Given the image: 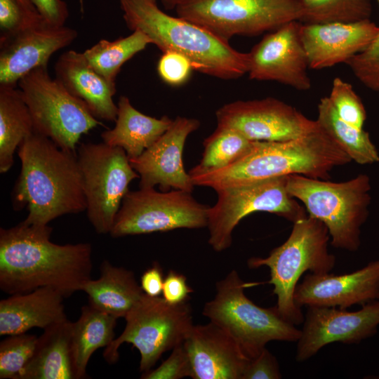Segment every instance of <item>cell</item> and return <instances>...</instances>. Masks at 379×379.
Returning a JSON list of instances; mask_svg holds the SVG:
<instances>
[{
  "instance_id": "6da1fadb",
  "label": "cell",
  "mask_w": 379,
  "mask_h": 379,
  "mask_svg": "<svg viewBox=\"0 0 379 379\" xmlns=\"http://www.w3.org/2000/svg\"><path fill=\"white\" fill-rule=\"evenodd\" d=\"M52 227L27 225L0 229V288L9 295L50 287L69 298L91 279L92 246L60 245Z\"/></svg>"
},
{
  "instance_id": "7a4b0ae2",
  "label": "cell",
  "mask_w": 379,
  "mask_h": 379,
  "mask_svg": "<svg viewBox=\"0 0 379 379\" xmlns=\"http://www.w3.org/2000/svg\"><path fill=\"white\" fill-rule=\"evenodd\" d=\"M21 170L12 192L13 208L25 207L27 225H47L66 214L86 209L77 153L58 147L36 132L18 148Z\"/></svg>"
},
{
  "instance_id": "3957f363",
  "label": "cell",
  "mask_w": 379,
  "mask_h": 379,
  "mask_svg": "<svg viewBox=\"0 0 379 379\" xmlns=\"http://www.w3.org/2000/svg\"><path fill=\"white\" fill-rule=\"evenodd\" d=\"M351 161L318 124L312 131L295 139L254 141L251 149L231 164L190 175L194 186L215 191L291 175L328 180L333 168Z\"/></svg>"
},
{
  "instance_id": "277c9868",
  "label": "cell",
  "mask_w": 379,
  "mask_h": 379,
  "mask_svg": "<svg viewBox=\"0 0 379 379\" xmlns=\"http://www.w3.org/2000/svg\"><path fill=\"white\" fill-rule=\"evenodd\" d=\"M123 18L132 31L147 35L163 53L187 58L193 69L208 76L233 79L248 70V53L237 51L207 29L179 16H171L149 0H119Z\"/></svg>"
},
{
  "instance_id": "5b68a950",
  "label": "cell",
  "mask_w": 379,
  "mask_h": 379,
  "mask_svg": "<svg viewBox=\"0 0 379 379\" xmlns=\"http://www.w3.org/2000/svg\"><path fill=\"white\" fill-rule=\"evenodd\" d=\"M330 239L326 225L310 215L293 222L288 239L274 248L265 258L253 257L248 260L250 268L267 266L270 269L269 284L273 285L277 295L276 305L281 315L298 325L305 315L294 300L298 282L306 271L313 274L330 272L336 258L329 253Z\"/></svg>"
},
{
  "instance_id": "8992f818",
  "label": "cell",
  "mask_w": 379,
  "mask_h": 379,
  "mask_svg": "<svg viewBox=\"0 0 379 379\" xmlns=\"http://www.w3.org/2000/svg\"><path fill=\"white\" fill-rule=\"evenodd\" d=\"M289 194L302 201L308 215L327 227L334 248L350 252L361 245V229L371 201L370 178L364 173L340 182L301 175L287 177Z\"/></svg>"
},
{
  "instance_id": "52a82bcc",
  "label": "cell",
  "mask_w": 379,
  "mask_h": 379,
  "mask_svg": "<svg viewBox=\"0 0 379 379\" xmlns=\"http://www.w3.org/2000/svg\"><path fill=\"white\" fill-rule=\"evenodd\" d=\"M248 286L232 270L216 283V293L205 303L203 315L226 331L249 360L270 341L296 343L301 330L284 319L276 305L265 308L255 304L244 293Z\"/></svg>"
},
{
  "instance_id": "ba28073f",
  "label": "cell",
  "mask_w": 379,
  "mask_h": 379,
  "mask_svg": "<svg viewBox=\"0 0 379 379\" xmlns=\"http://www.w3.org/2000/svg\"><path fill=\"white\" fill-rule=\"evenodd\" d=\"M122 333L105 347L103 357L109 364L119 359L124 343L140 354V371H149L161 355L182 344L192 328V310L187 301L173 305L162 297L144 294L125 316Z\"/></svg>"
},
{
  "instance_id": "9c48e42d",
  "label": "cell",
  "mask_w": 379,
  "mask_h": 379,
  "mask_svg": "<svg viewBox=\"0 0 379 379\" xmlns=\"http://www.w3.org/2000/svg\"><path fill=\"white\" fill-rule=\"evenodd\" d=\"M18 84L34 132L50 138L62 149L77 153L80 138L103 126L81 101L50 76L47 66L32 70Z\"/></svg>"
},
{
  "instance_id": "30bf717a",
  "label": "cell",
  "mask_w": 379,
  "mask_h": 379,
  "mask_svg": "<svg viewBox=\"0 0 379 379\" xmlns=\"http://www.w3.org/2000/svg\"><path fill=\"white\" fill-rule=\"evenodd\" d=\"M174 10L226 41L272 32L303 17L300 0H178Z\"/></svg>"
},
{
  "instance_id": "8fae6325",
  "label": "cell",
  "mask_w": 379,
  "mask_h": 379,
  "mask_svg": "<svg viewBox=\"0 0 379 379\" xmlns=\"http://www.w3.org/2000/svg\"><path fill=\"white\" fill-rule=\"evenodd\" d=\"M77 157L88 219L97 233L109 234L130 182L140 175L124 149L103 142L81 143Z\"/></svg>"
},
{
  "instance_id": "7c38bea8",
  "label": "cell",
  "mask_w": 379,
  "mask_h": 379,
  "mask_svg": "<svg viewBox=\"0 0 379 379\" xmlns=\"http://www.w3.org/2000/svg\"><path fill=\"white\" fill-rule=\"evenodd\" d=\"M287 177L274 178L215 190L218 200L208 209V244L218 252L229 248L232 232L246 215L267 212L293 223L306 216L286 189Z\"/></svg>"
},
{
  "instance_id": "4fadbf2b",
  "label": "cell",
  "mask_w": 379,
  "mask_h": 379,
  "mask_svg": "<svg viewBox=\"0 0 379 379\" xmlns=\"http://www.w3.org/2000/svg\"><path fill=\"white\" fill-rule=\"evenodd\" d=\"M208 206L180 190L158 192L151 188L128 191L115 217L109 234L128 235L207 227Z\"/></svg>"
},
{
  "instance_id": "5bb4252c",
  "label": "cell",
  "mask_w": 379,
  "mask_h": 379,
  "mask_svg": "<svg viewBox=\"0 0 379 379\" xmlns=\"http://www.w3.org/2000/svg\"><path fill=\"white\" fill-rule=\"evenodd\" d=\"M218 125L235 129L252 141H286L314 130L316 120L274 98L237 100L216 112Z\"/></svg>"
},
{
  "instance_id": "9a60e30c",
  "label": "cell",
  "mask_w": 379,
  "mask_h": 379,
  "mask_svg": "<svg viewBox=\"0 0 379 379\" xmlns=\"http://www.w3.org/2000/svg\"><path fill=\"white\" fill-rule=\"evenodd\" d=\"M379 326V300L350 312L335 307H307L295 359H310L333 343L356 344L374 335Z\"/></svg>"
},
{
  "instance_id": "2e32d148",
  "label": "cell",
  "mask_w": 379,
  "mask_h": 379,
  "mask_svg": "<svg viewBox=\"0 0 379 379\" xmlns=\"http://www.w3.org/2000/svg\"><path fill=\"white\" fill-rule=\"evenodd\" d=\"M301 22H288L266 34L248 53L249 78L273 81L298 91L311 88Z\"/></svg>"
},
{
  "instance_id": "e0dca14e",
  "label": "cell",
  "mask_w": 379,
  "mask_h": 379,
  "mask_svg": "<svg viewBox=\"0 0 379 379\" xmlns=\"http://www.w3.org/2000/svg\"><path fill=\"white\" fill-rule=\"evenodd\" d=\"M77 31L41 18L15 34L1 36L0 85L15 86L32 70L48 66L50 58L71 44Z\"/></svg>"
},
{
  "instance_id": "ac0fdd59",
  "label": "cell",
  "mask_w": 379,
  "mask_h": 379,
  "mask_svg": "<svg viewBox=\"0 0 379 379\" xmlns=\"http://www.w3.org/2000/svg\"><path fill=\"white\" fill-rule=\"evenodd\" d=\"M199 126L197 119L178 116L140 156L129 159L140 175V188L158 185L163 192L171 188L192 192L194 185L185 170L182 152L187 138Z\"/></svg>"
},
{
  "instance_id": "d6986e66",
  "label": "cell",
  "mask_w": 379,
  "mask_h": 379,
  "mask_svg": "<svg viewBox=\"0 0 379 379\" xmlns=\"http://www.w3.org/2000/svg\"><path fill=\"white\" fill-rule=\"evenodd\" d=\"M294 300L302 306L346 309L379 300V258L351 273H309L298 284Z\"/></svg>"
},
{
  "instance_id": "ffe728a7",
  "label": "cell",
  "mask_w": 379,
  "mask_h": 379,
  "mask_svg": "<svg viewBox=\"0 0 379 379\" xmlns=\"http://www.w3.org/2000/svg\"><path fill=\"white\" fill-rule=\"evenodd\" d=\"M379 27L370 19L323 24L301 22V39L309 67L321 69L341 62L364 51L374 40Z\"/></svg>"
},
{
  "instance_id": "44dd1931",
  "label": "cell",
  "mask_w": 379,
  "mask_h": 379,
  "mask_svg": "<svg viewBox=\"0 0 379 379\" xmlns=\"http://www.w3.org/2000/svg\"><path fill=\"white\" fill-rule=\"evenodd\" d=\"M182 345L193 379H241L249 361L232 337L212 321L193 325Z\"/></svg>"
},
{
  "instance_id": "7402d4cb",
  "label": "cell",
  "mask_w": 379,
  "mask_h": 379,
  "mask_svg": "<svg viewBox=\"0 0 379 379\" xmlns=\"http://www.w3.org/2000/svg\"><path fill=\"white\" fill-rule=\"evenodd\" d=\"M55 79L81 101L98 120L115 121L118 106L113 100L116 86L107 82L87 62L83 53L69 50L61 54L55 66Z\"/></svg>"
},
{
  "instance_id": "603a6c76",
  "label": "cell",
  "mask_w": 379,
  "mask_h": 379,
  "mask_svg": "<svg viewBox=\"0 0 379 379\" xmlns=\"http://www.w3.org/2000/svg\"><path fill=\"white\" fill-rule=\"evenodd\" d=\"M65 297L50 287L11 295L0 301V335L24 333L67 320Z\"/></svg>"
},
{
  "instance_id": "cb8c5ba5",
  "label": "cell",
  "mask_w": 379,
  "mask_h": 379,
  "mask_svg": "<svg viewBox=\"0 0 379 379\" xmlns=\"http://www.w3.org/2000/svg\"><path fill=\"white\" fill-rule=\"evenodd\" d=\"M115 126L101 133L102 142L124 149L129 159L140 156L171 125L167 116L157 119L142 114L122 95L117 104Z\"/></svg>"
},
{
  "instance_id": "d4e9b609",
  "label": "cell",
  "mask_w": 379,
  "mask_h": 379,
  "mask_svg": "<svg viewBox=\"0 0 379 379\" xmlns=\"http://www.w3.org/2000/svg\"><path fill=\"white\" fill-rule=\"evenodd\" d=\"M83 291L90 305L117 319L125 317L145 294L132 271L107 260L100 265V277L88 281Z\"/></svg>"
},
{
  "instance_id": "484cf974",
  "label": "cell",
  "mask_w": 379,
  "mask_h": 379,
  "mask_svg": "<svg viewBox=\"0 0 379 379\" xmlns=\"http://www.w3.org/2000/svg\"><path fill=\"white\" fill-rule=\"evenodd\" d=\"M72 323L67 319L44 329L20 379H75L70 345Z\"/></svg>"
},
{
  "instance_id": "4316f807",
  "label": "cell",
  "mask_w": 379,
  "mask_h": 379,
  "mask_svg": "<svg viewBox=\"0 0 379 379\" xmlns=\"http://www.w3.org/2000/svg\"><path fill=\"white\" fill-rule=\"evenodd\" d=\"M117 320L89 304L82 307L78 320L72 323L70 345L75 379L84 378L91 355L114 340Z\"/></svg>"
},
{
  "instance_id": "83f0119b",
  "label": "cell",
  "mask_w": 379,
  "mask_h": 379,
  "mask_svg": "<svg viewBox=\"0 0 379 379\" xmlns=\"http://www.w3.org/2000/svg\"><path fill=\"white\" fill-rule=\"evenodd\" d=\"M34 132L32 118L20 89L0 85V173L8 171L14 153Z\"/></svg>"
},
{
  "instance_id": "f1b7e54d",
  "label": "cell",
  "mask_w": 379,
  "mask_h": 379,
  "mask_svg": "<svg viewBox=\"0 0 379 379\" xmlns=\"http://www.w3.org/2000/svg\"><path fill=\"white\" fill-rule=\"evenodd\" d=\"M317 112L316 121L320 128L352 161L361 165L379 162L378 151L369 133L342 120L328 96L320 99Z\"/></svg>"
},
{
  "instance_id": "f546056e",
  "label": "cell",
  "mask_w": 379,
  "mask_h": 379,
  "mask_svg": "<svg viewBox=\"0 0 379 379\" xmlns=\"http://www.w3.org/2000/svg\"><path fill=\"white\" fill-rule=\"evenodd\" d=\"M152 44L140 31L114 41L102 39L84 53L89 65L107 82L116 86V79L122 65Z\"/></svg>"
},
{
  "instance_id": "4dcf8cb0",
  "label": "cell",
  "mask_w": 379,
  "mask_h": 379,
  "mask_svg": "<svg viewBox=\"0 0 379 379\" xmlns=\"http://www.w3.org/2000/svg\"><path fill=\"white\" fill-rule=\"evenodd\" d=\"M253 142L234 128L217 125L213 133L204 141V152L199 164L189 173L227 166L246 154Z\"/></svg>"
},
{
  "instance_id": "1f68e13d",
  "label": "cell",
  "mask_w": 379,
  "mask_h": 379,
  "mask_svg": "<svg viewBox=\"0 0 379 379\" xmlns=\"http://www.w3.org/2000/svg\"><path fill=\"white\" fill-rule=\"evenodd\" d=\"M304 24L356 22L370 19V0H300Z\"/></svg>"
},
{
  "instance_id": "d6a6232c",
  "label": "cell",
  "mask_w": 379,
  "mask_h": 379,
  "mask_svg": "<svg viewBox=\"0 0 379 379\" xmlns=\"http://www.w3.org/2000/svg\"><path fill=\"white\" fill-rule=\"evenodd\" d=\"M38 337L20 333L10 335L0 343V378L20 379L31 360Z\"/></svg>"
},
{
  "instance_id": "836d02e7",
  "label": "cell",
  "mask_w": 379,
  "mask_h": 379,
  "mask_svg": "<svg viewBox=\"0 0 379 379\" xmlns=\"http://www.w3.org/2000/svg\"><path fill=\"white\" fill-rule=\"evenodd\" d=\"M328 97L342 120L351 126L363 128L366 112L361 100L350 84L335 77Z\"/></svg>"
},
{
  "instance_id": "e575fe53",
  "label": "cell",
  "mask_w": 379,
  "mask_h": 379,
  "mask_svg": "<svg viewBox=\"0 0 379 379\" xmlns=\"http://www.w3.org/2000/svg\"><path fill=\"white\" fill-rule=\"evenodd\" d=\"M377 1L379 4V0ZM345 64L362 84L379 92V32L367 48Z\"/></svg>"
},
{
  "instance_id": "d590c367",
  "label": "cell",
  "mask_w": 379,
  "mask_h": 379,
  "mask_svg": "<svg viewBox=\"0 0 379 379\" xmlns=\"http://www.w3.org/2000/svg\"><path fill=\"white\" fill-rule=\"evenodd\" d=\"M41 18L37 10L27 8L18 0H0L1 36L15 34Z\"/></svg>"
},
{
  "instance_id": "8d00e7d4",
  "label": "cell",
  "mask_w": 379,
  "mask_h": 379,
  "mask_svg": "<svg viewBox=\"0 0 379 379\" xmlns=\"http://www.w3.org/2000/svg\"><path fill=\"white\" fill-rule=\"evenodd\" d=\"M191 376V367L187 352L182 344L172 350L170 356L160 366L144 372V379H180Z\"/></svg>"
},
{
  "instance_id": "74e56055",
  "label": "cell",
  "mask_w": 379,
  "mask_h": 379,
  "mask_svg": "<svg viewBox=\"0 0 379 379\" xmlns=\"http://www.w3.org/2000/svg\"><path fill=\"white\" fill-rule=\"evenodd\" d=\"M190 61L174 51L164 52L157 65L160 78L171 86H180L185 83L193 70Z\"/></svg>"
},
{
  "instance_id": "f35d334b",
  "label": "cell",
  "mask_w": 379,
  "mask_h": 379,
  "mask_svg": "<svg viewBox=\"0 0 379 379\" xmlns=\"http://www.w3.org/2000/svg\"><path fill=\"white\" fill-rule=\"evenodd\" d=\"M281 373L276 357L265 347L250 359L241 379H279Z\"/></svg>"
},
{
  "instance_id": "ab89813d",
  "label": "cell",
  "mask_w": 379,
  "mask_h": 379,
  "mask_svg": "<svg viewBox=\"0 0 379 379\" xmlns=\"http://www.w3.org/2000/svg\"><path fill=\"white\" fill-rule=\"evenodd\" d=\"M192 289L185 275L171 270L164 278L162 295L170 304L177 305L187 301Z\"/></svg>"
},
{
  "instance_id": "60d3db41",
  "label": "cell",
  "mask_w": 379,
  "mask_h": 379,
  "mask_svg": "<svg viewBox=\"0 0 379 379\" xmlns=\"http://www.w3.org/2000/svg\"><path fill=\"white\" fill-rule=\"evenodd\" d=\"M37 11L48 23L63 26L69 16L66 3L62 0H32Z\"/></svg>"
},
{
  "instance_id": "b9f144b4",
  "label": "cell",
  "mask_w": 379,
  "mask_h": 379,
  "mask_svg": "<svg viewBox=\"0 0 379 379\" xmlns=\"http://www.w3.org/2000/svg\"><path fill=\"white\" fill-rule=\"evenodd\" d=\"M164 281L163 270L156 262L144 272L140 278V285L145 294L157 297L162 293Z\"/></svg>"
},
{
  "instance_id": "7bdbcfd3",
  "label": "cell",
  "mask_w": 379,
  "mask_h": 379,
  "mask_svg": "<svg viewBox=\"0 0 379 379\" xmlns=\"http://www.w3.org/2000/svg\"><path fill=\"white\" fill-rule=\"evenodd\" d=\"M164 7L167 10L174 9L178 0H160Z\"/></svg>"
},
{
  "instance_id": "ee69618b",
  "label": "cell",
  "mask_w": 379,
  "mask_h": 379,
  "mask_svg": "<svg viewBox=\"0 0 379 379\" xmlns=\"http://www.w3.org/2000/svg\"><path fill=\"white\" fill-rule=\"evenodd\" d=\"M18 1L27 8L32 10H36L32 0H18Z\"/></svg>"
},
{
  "instance_id": "f6af8a7d",
  "label": "cell",
  "mask_w": 379,
  "mask_h": 379,
  "mask_svg": "<svg viewBox=\"0 0 379 379\" xmlns=\"http://www.w3.org/2000/svg\"><path fill=\"white\" fill-rule=\"evenodd\" d=\"M81 7V11L83 13L84 12V0H79Z\"/></svg>"
},
{
  "instance_id": "bcb514c9",
  "label": "cell",
  "mask_w": 379,
  "mask_h": 379,
  "mask_svg": "<svg viewBox=\"0 0 379 379\" xmlns=\"http://www.w3.org/2000/svg\"><path fill=\"white\" fill-rule=\"evenodd\" d=\"M149 1H153V2H156L157 1V0H149Z\"/></svg>"
}]
</instances>
